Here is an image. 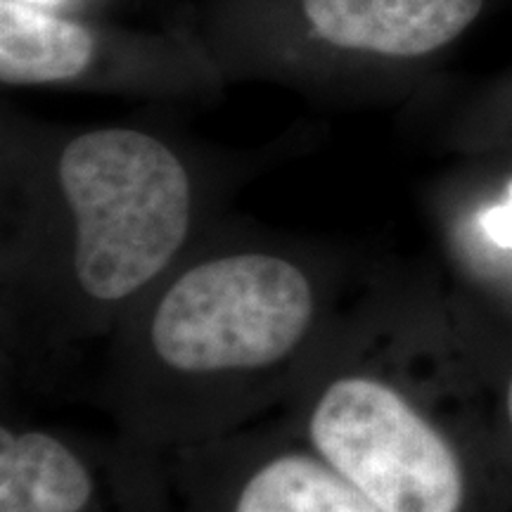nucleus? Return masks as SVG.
I'll return each instance as SVG.
<instances>
[{"label": "nucleus", "instance_id": "obj_5", "mask_svg": "<svg viewBox=\"0 0 512 512\" xmlns=\"http://www.w3.org/2000/svg\"><path fill=\"white\" fill-rule=\"evenodd\" d=\"M484 0H304L311 29L330 46L387 57L439 50L470 27Z\"/></svg>", "mask_w": 512, "mask_h": 512}, {"label": "nucleus", "instance_id": "obj_4", "mask_svg": "<svg viewBox=\"0 0 512 512\" xmlns=\"http://www.w3.org/2000/svg\"><path fill=\"white\" fill-rule=\"evenodd\" d=\"M226 479L228 512H384L283 420L176 448Z\"/></svg>", "mask_w": 512, "mask_h": 512}, {"label": "nucleus", "instance_id": "obj_2", "mask_svg": "<svg viewBox=\"0 0 512 512\" xmlns=\"http://www.w3.org/2000/svg\"><path fill=\"white\" fill-rule=\"evenodd\" d=\"M197 242L195 181L162 138L121 126L69 138L46 200L12 216L3 233V358L12 375L50 380L74 354L105 347Z\"/></svg>", "mask_w": 512, "mask_h": 512}, {"label": "nucleus", "instance_id": "obj_7", "mask_svg": "<svg viewBox=\"0 0 512 512\" xmlns=\"http://www.w3.org/2000/svg\"><path fill=\"white\" fill-rule=\"evenodd\" d=\"M503 413H505V422H508L510 434H512V373L505 382V394H503Z\"/></svg>", "mask_w": 512, "mask_h": 512}, {"label": "nucleus", "instance_id": "obj_6", "mask_svg": "<svg viewBox=\"0 0 512 512\" xmlns=\"http://www.w3.org/2000/svg\"><path fill=\"white\" fill-rule=\"evenodd\" d=\"M95 43L81 24L36 5L0 0V81L48 86L81 79L91 69Z\"/></svg>", "mask_w": 512, "mask_h": 512}, {"label": "nucleus", "instance_id": "obj_3", "mask_svg": "<svg viewBox=\"0 0 512 512\" xmlns=\"http://www.w3.org/2000/svg\"><path fill=\"white\" fill-rule=\"evenodd\" d=\"M278 418L384 512L463 510V460L396 370L387 313L370 287Z\"/></svg>", "mask_w": 512, "mask_h": 512}, {"label": "nucleus", "instance_id": "obj_1", "mask_svg": "<svg viewBox=\"0 0 512 512\" xmlns=\"http://www.w3.org/2000/svg\"><path fill=\"white\" fill-rule=\"evenodd\" d=\"M356 299L323 249L197 242L105 342L102 408L159 453L245 430L283 408Z\"/></svg>", "mask_w": 512, "mask_h": 512}]
</instances>
